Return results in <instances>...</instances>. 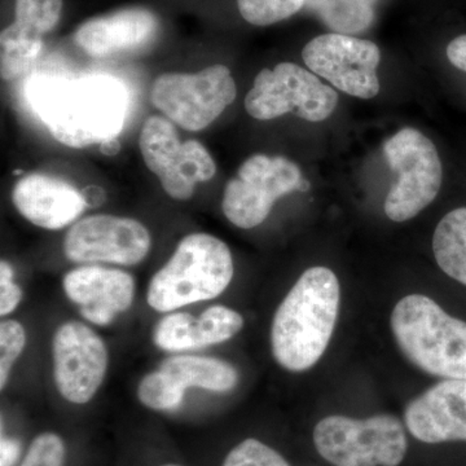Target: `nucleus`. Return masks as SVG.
<instances>
[{"label": "nucleus", "mask_w": 466, "mask_h": 466, "mask_svg": "<svg viewBox=\"0 0 466 466\" xmlns=\"http://www.w3.org/2000/svg\"><path fill=\"white\" fill-rule=\"evenodd\" d=\"M433 250L441 271L466 285V208H456L441 220Z\"/></svg>", "instance_id": "obj_20"}, {"label": "nucleus", "mask_w": 466, "mask_h": 466, "mask_svg": "<svg viewBox=\"0 0 466 466\" xmlns=\"http://www.w3.org/2000/svg\"><path fill=\"white\" fill-rule=\"evenodd\" d=\"M66 446L54 433L38 435L30 444L25 459L20 466H64Z\"/></svg>", "instance_id": "obj_27"}, {"label": "nucleus", "mask_w": 466, "mask_h": 466, "mask_svg": "<svg viewBox=\"0 0 466 466\" xmlns=\"http://www.w3.org/2000/svg\"><path fill=\"white\" fill-rule=\"evenodd\" d=\"M376 0H306L305 8L333 32L352 35L366 32L375 21Z\"/></svg>", "instance_id": "obj_21"}, {"label": "nucleus", "mask_w": 466, "mask_h": 466, "mask_svg": "<svg viewBox=\"0 0 466 466\" xmlns=\"http://www.w3.org/2000/svg\"><path fill=\"white\" fill-rule=\"evenodd\" d=\"M404 420L424 443L466 441V380H444L410 401Z\"/></svg>", "instance_id": "obj_16"}, {"label": "nucleus", "mask_w": 466, "mask_h": 466, "mask_svg": "<svg viewBox=\"0 0 466 466\" xmlns=\"http://www.w3.org/2000/svg\"><path fill=\"white\" fill-rule=\"evenodd\" d=\"M159 370L173 377L184 389L200 388L225 392L238 385L236 368L216 358L198 355H175L165 359Z\"/></svg>", "instance_id": "obj_19"}, {"label": "nucleus", "mask_w": 466, "mask_h": 466, "mask_svg": "<svg viewBox=\"0 0 466 466\" xmlns=\"http://www.w3.org/2000/svg\"><path fill=\"white\" fill-rule=\"evenodd\" d=\"M238 95L225 66H208L196 75L167 73L153 84V106L184 130L201 131L231 106Z\"/></svg>", "instance_id": "obj_8"}, {"label": "nucleus", "mask_w": 466, "mask_h": 466, "mask_svg": "<svg viewBox=\"0 0 466 466\" xmlns=\"http://www.w3.org/2000/svg\"><path fill=\"white\" fill-rule=\"evenodd\" d=\"M67 299L79 306V312L92 324L106 327L116 315L133 305V276L121 269L84 266L67 272L64 278Z\"/></svg>", "instance_id": "obj_15"}, {"label": "nucleus", "mask_w": 466, "mask_h": 466, "mask_svg": "<svg viewBox=\"0 0 466 466\" xmlns=\"http://www.w3.org/2000/svg\"><path fill=\"white\" fill-rule=\"evenodd\" d=\"M165 466H177V465H165Z\"/></svg>", "instance_id": "obj_31"}, {"label": "nucleus", "mask_w": 466, "mask_h": 466, "mask_svg": "<svg viewBox=\"0 0 466 466\" xmlns=\"http://www.w3.org/2000/svg\"><path fill=\"white\" fill-rule=\"evenodd\" d=\"M12 200L30 223L51 231L72 225L87 208L84 195L75 187L60 177L39 173L21 177L15 184Z\"/></svg>", "instance_id": "obj_17"}, {"label": "nucleus", "mask_w": 466, "mask_h": 466, "mask_svg": "<svg viewBox=\"0 0 466 466\" xmlns=\"http://www.w3.org/2000/svg\"><path fill=\"white\" fill-rule=\"evenodd\" d=\"M339 95L314 73L297 64L281 63L263 69L245 99V109L260 121L293 113L309 122H321L332 115Z\"/></svg>", "instance_id": "obj_7"}, {"label": "nucleus", "mask_w": 466, "mask_h": 466, "mask_svg": "<svg viewBox=\"0 0 466 466\" xmlns=\"http://www.w3.org/2000/svg\"><path fill=\"white\" fill-rule=\"evenodd\" d=\"M63 0H16L15 21L0 35V75L14 81L41 54L43 36L57 25Z\"/></svg>", "instance_id": "obj_14"}, {"label": "nucleus", "mask_w": 466, "mask_h": 466, "mask_svg": "<svg viewBox=\"0 0 466 466\" xmlns=\"http://www.w3.org/2000/svg\"><path fill=\"white\" fill-rule=\"evenodd\" d=\"M26 345V332L23 325L15 320L0 324V389L7 385L15 361Z\"/></svg>", "instance_id": "obj_25"}, {"label": "nucleus", "mask_w": 466, "mask_h": 466, "mask_svg": "<svg viewBox=\"0 0 466 466\" xmlns=\"http://www.w3.org/2000/svg\"><path fill=\"white\" fill-rule=\"evenodd\" d=\"M223 466H289L280 453L262 443L245 440L227 455Z\"/></svg>", "instance_id": "obj_26"}, {"label": "nucleus", "mask_w": 466, "mask_h": 466, "mask_svg": "<svg viewBox=\"0 0 466 466\" xmlns=\"http://www.w3.org/2000/svg\"><path fill=\"white\" fill-rule=\"evenodd\" d=\"M23 290L14 283V269L8 262L0 263V315L11 314L20 305Z\"/></svg>", "instance_id": "obj_28"}, {"label": "nucleus", "mask_w": 466, "mask_h": 466, "mask_svg": "<svg viewBox=\"0 0 466 466\" xmlns=\"http://www.w3.org/2000/svg\"><path fill=\"white\" fill-rule=\"evenodd\" d=\"M153 341L164 351L179 352L207 348L201 319L187 312H170L156 325Z\"/></svg>", "instance_id": "obj_22"}, {"label": "nucleus", "mask_w": 466, "mask_h": 466, "mask_svg": "<svg viewBox=\"0 0 466 466\" xmlns=\"http://www.w3.org/2000/svg\"><path fill=\"white\" fill-rule=\"evenodd\" d=\"M26 97L52 137L72 148L115 140L124 128L130 101L125 85L104 75L39 76L30 82Z\"/></svg>", "instance_id": "obj_1"}, {"label": "nucleus", "mask_w": 466, "mask_h": 466, "mask_svg": "<svg viewBox=\"0 0 466 466\" xmlns=\"http://www.w3.org/2000/svg\"><path fill=\"white\" fill-rule=\"evenodd\" d=\"M139 144L147 167L157 175L162 188L174 200H189L198 184L213 179L217 173L208 149L198 140L180 143L177 128L162 116L147 119Z\"/></svg>", "instance_id": "obj_9"}, {"label": "nucleus", "mask_w": 466, "mask_h": 466, "mask_svg": "<svg viewBox=\"0 0 466 466\" xmlns=\"http://www.w3.org/2000/svg\"><path fill=\"white\" fill-rule=\"evenodd\" d=\"M447 57L453 66L466 73V34L450 42Z\"/></svg>", "instance_id": "obj_29"}, {"label": "nucleus", "mask_w": 466, "mask_h": 466, "mask_svg": "<svg viewBox=\"0 0 466 466\" xmlns=\"http://www.w3.org/2000/svg\"><path fill=\"white\" fill-rule=\"evenodd\" d=\"M339 283L332 269H306L276 311L272 354L281 367L302 372L318 363L329 345L339 309Z\"/></svg>", "instance_id": "obj_2"}, {"label": "nucleus", "mask_w": 466, "mask_h": 466, "mask_svg": "<svg viewBox=\"0 0 466 466\" xmlns=\"http://www.w3.org/2000/svg\"><path fill=\"white\" fill-rule=\"evenodd\" d=\"M21 446L16 440L2 438L0 441V466H14L20 456Z\"/></svg>", "instance_id": "obj_30"}, {"label": "nucleus", "mask_w": 466, "mask_h": 466, "mask_svg": "<svg viewBox=\"0 0 466 466\" xmlns=\"http://www.w3.org/2000/svg\"><path fill=\"white\" fill-rule=\"evenodd\" d=\"M54 379L57 390L67 401H90L108 370V350L91 328L67 321L57 328L52 343Z\"/></svg>", "instance_id": "obj_13"}, {"label": "nucleus", "mask_w": 466, "mask_h": 466, "mask_svg": "<svg viewBox=\"0 0 466 466\" xmlns=\"http://www.w3.org/2000/svg\"><path fill=\"white\" fill-rule=\"evenodd\" d=\"M299 167L285 157L251 156L227 183L222 208L227 219L249 229L265 222L279 198L299 189Z\"/></svg>", "instance_id": "obj_10"}, {"label": "nucleus", "mask_w": 466, "mask_h": 466, "mask_svg": "<svg viewBox=\"0 0 466 466\" xmlns=\"http://www.w3.org/2000/svg\"><path fill=\"white\" fill-rule=\"evenodd\" d=\"M314 443L334 466H398L407 452L403 426L390 415L325 417L315 428Z\"/></svg>", "instance_id": "obj_5"}, {"label": "nucleus", "mask_w": 466, "mask_h": 466, "mask_svg": "<svg viewBox=\"0 0 466 466\" xmlns=\"http://www.w3.org/2000/svg\"><path fill=\"white\" fill-rule=\"evenodd\" d=\"M184 394L186 389L161 370L144 377L137 388L139 400L156 410H177L183 403Z\"/></svg>", "instance_id": "obj_23"}, {"label": "nucleus", "mask_w": 466, "mask_h": 466, "mask_svg": "<svg viewBox=\"0 0 466 466\" xmlns=\"http://www.w3.org/2000/svg\"><path fill=\"white\" fill-rule=\"evenodd\" d=\"M389 167L397 174L385 200L389 219L401 223L421 213L437 198L443 168L434 143L416 128H403L383 144Z\"/></svg>", "instance_id": "obj_6"}, {"label": "nucleus", "mask_w": 466, "mask_h": 466, "mask_svg": "<svg viewBox=\"0 0 466 466\" xmlns=\"http://www.w3.org/2000/svg\"><path fill=\"white\" fill-rule=\"evenodd\" d=\"M302 57L311 72L345 94L372 99L380 92L377 67L381 52L376 43L345 34H324L306 45Z\"/></svg>", "instance_id": "obj_11"}, {"label": "nucleus", "mask_w": 466, "mask_h": 466, "mask_svg": "<svg viewBox=\"0 0 466 466\" xmlns=\"http://www.w3.org/2000/svg\"><path fill=\"white\" fill-rule=\"evenodd\" d=\"M157 20L143 8H127L108 16L92 18L79 26L76 43L92 57L139 47L155 35Z\"/></svg>", "instance_id": "obj_18"}, {"label": "nucleus", "mask_w": 466, "mask_h": 466, "mask_svg": "<svg viewBox=\"0 0 466 466\" xmlns=\"http://www.w3.org/2000/svg\"><path fill=\"white\" fill-rule=\"evenodd\" d=\"M152 238L146 226L131 218L108 214L78 220L64 240L66 258L81 265L135 266L148 256Z\"/></svg>", "instance_id": "obj_12"}, {"label": "nucleus", "mask_w": 466, "mask_h": 466, "mask_svg": "<svg viewBox=\"0 0 466 466\" xmlns=\"http://www.w3.org/2000/svg\"><path fill=\"white\" fill-rule=\"evenodd\" d=\"M391 329L410 363L429 375L466 380V323L450 317L422 294L404 297L391 314Z\"/></svg>", "instance_id": "obj_3"}, {"label": "nucleus", "mask_w": 466, "mask_h": 466, "mask_svg": "<svg viewBox=\"0 0 466 466\" xmlns=\"http://www.w3.org/2000/svg\"><path fill=\"white\" fill-rule=\"evenodd\" d=\"M306 0H238L242 18L251 25L268 26L305 7Z\"/></svg>", "instance_id": "obj_24"}, {"label": "nucleus", "mask_w": 466, "mask_h": 466, "mask_svg": "<svg viewBox=\"0 0 466 466\" xmlns=\"http://www.w3.org/2000/svg\"><path fill=\"white\" fill-rule=\"evenodd\" d=\"M233 259L227 244L208 233L186 236L167 265L150 280L147 300L159 312L217 299L231 283Z\"/></svg>", "instance_id": "obj_4"}]
</instances>
